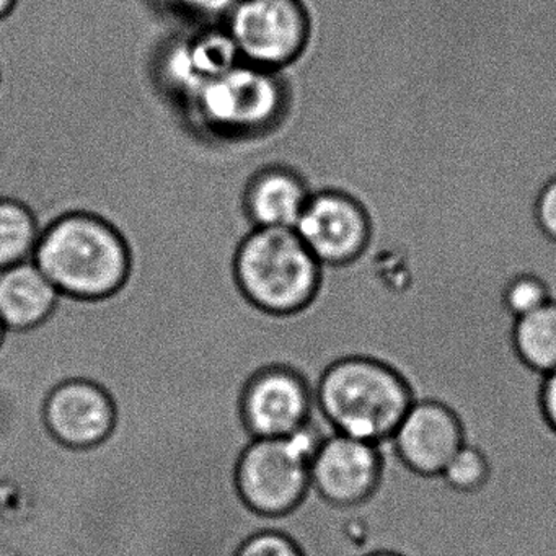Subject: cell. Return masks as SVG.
Here are the masks:
<instances>
[{
  "label": "cell",
  "mask_w": 556,
  "mask_h": 556,
  "mask_svg": "<svg viewBox=\"0 0 556 556\" xmlns=\"http://www.w3.org/2000/svg\"><path fill=\"white\" fill-rule=\"evenodd\" d=\"M31 260L74 304L112 301L132 273L131 247L122 230L89 211L54 217L41 229Z\"/></svg>",
  "instance_id": "6da1fadb"
},
{
  "label": "cell",
  "mask_w": 556,
  "mask_h": 556,
  "mask_svg": "<svg viewBox=\"0 0 556 556\" xmlns=\"http://www.w3.org/2000/svg\"><path fill=\"white\" fill-rule=\"evenodd\" d=\"M416 400L408 374L382 357L351 354L331 363L315 389L330 431L386 445Z\"/></svg>",
  "instance_id": "7a4b0ae2"
},
{
  "label": "cell",
  "mask_w": 556,
  "mask_h": 556,
  "mask_svg": "<svg viewBox=\"0 0 556 556\" xmlns=\"http://www.w3.org/2000/svg\"><path fill=\"white\" fill-rule=\"evenodd\" d=\"M232 275L250 308L269 317H292L317 298L324 266L294 229L252 227L233 253Z\"/></svg>",
  "instance_id": "3957f363"
},
{
  "label": "cell",
  "mask_w": 556,
  "mask_h": 556,
  "mask_svg": "<svg viewBox=\"0 0 556 556\" xmlns=\"http://www.w3.org/2000/svg\"><path fill=\"white\" fill-rule=\"evenodd\" d=\"M194 126L226 141L263 138L292 109V89L281 73L237 63L201 87L187 103Z\"/></svg>",
  "instance_id": "277c9868"
},
{
  "label": "cell",
  "mask_w": 556,
  "mask_h": 556,
  "mask_svg": "<svg viewBox=\"0 0 556 556\" xmlns=\"http://www.w3.org/2000/svg\"><path fill=\"white\" fill-rule=\"evenodd\" d=\"M330 428L320 416L288 438L255 439L237 470L240 493L252 509L279 516L294 509L311 490V462Z\"/></svg>",
  "instance_id": "5b68a950"
},
{
  "label": "cell",
  "mask_w": 556,
  "mask_h": 556,
  "mask_svg": "<svg viewBox=\"0 0 556 556\" xmlns=\"http://www.w3.org/2000/svg\"><path fill=\"white\" fill-rule=\"evenodd\" d=\"M223 27L243 63L282 73L304 60L314 25L305 0H236Z\"/></svg>",
  "instance_id": "8992f818"
},
{
  "label": "cell",
  "mask_w": 556,
  "mask_h": 556,
  "mask_svg": "<svg viewBox=\"0 0 556 556\" xmlns=\"http://www.w3.org/2000/svg\"><path fill=\"white\" fill-rule=\"evenodd\" d=\"M383 445L330 432L311 462V488L328 504L356 509L370 503L386 478Z\"/></svg>",
  "instance_id": "52a82bcc"
},
{
  "label": "cell",
  "mask_w": 556,
  "mask_h": 556,
  "mask_svg": "<svg viewBox=\"0 0 556 556\" xmlns=\"http://www.w3.org/2000/svg\"><path fill=\"white\" fill-rule=\"evenodd\" d=\"M467 441V422L452 403L418 395L396 426L389 445L409 475L438 480L452 455Z\"/></svg>",
  "instance_id": "ba28073f"
},
{
  "label": "cell",
  "mask_w": 556,
  "mask_h": 556,
  "mask_svg": "<svg viewBox=\"0 0 556 556\" xmlns=\"http://www.w3.org/2000/svg\"><path fill=\"white\" fill-rule=\"evenodd\" d=\"M294 230L324 268H334L363 253L369 223L353 198L341 191L317 190L311 194Z\"/></svg>",
  "instance_id": "9c48e42d"
},
{
  "label": "cell",
  "mask_w": 556,
  "mask_h": 556,
  "mask_svg": "<svg viewBox=\"0 0 556 556\" xmlns=\"http://www.w3.org/2000/svg\"><path fill=\"white\" fill-rule=\"evenodd\" d=\"M242 412L255 439L288 438L318 416L311 387L286 367L262 370L250 380Z\"/></svg>",
  "instance_id": "30bf717a"
},
{
  "label": "cell",
  "mask_w": 556,
  "mask_h": 556,
  "mask_svg": "<svg viewBox=\"0 0 556 556\" xmlns=\"http://www.w3.org/2000/svg\"><path fill=\"white\" fill-rule=\"evenodd\" d=\"M240 61L223 24L203 25L165 48L159 61V76L165 89L185 105L201 87Z\"/></svg>",
  "instance_id": "8fae6325"
},
{
  "label": "cell",
  "mask_w": 556,
  "mask_h": 556,
  "mask_svg": "<svg viewBox=\"0 0 556 556\" xmlns=\"http://www.w3.org/2000/svg\"><path fill=\"white\" fill-rule=\"evenodd\" d=\"M45 421L54 438L71 447L99 444L112 431L115 408L109 393L90 380H67L45 403Z\"/></svg>",
  "instance_id": "7c38bea8"
},
{
  "label": "cell",
  "mask_w": 556,
  "mask_h": 556,
  "mask_svg": "<svg viewBox=\"0 0 556 556\" xmlns=\"http://www.w3.org/2000/svg\"><path fill=\"white\" fill-rule=\"evenodd\" d=\"M312 191L305 175L292 165H266L243 190L242 207L252 227L294 229Z\"/></svg>",
  "instance_id": "4fadbf2b"
},
{
  "label": "cell",
  "mask_w": 556,
  "mask_h": 556,
  "mask_svg": "<svg viewBox=\"0 0 556 556\" xmlns=\"http://www.w3.org/2000/svg\"><path fill=\"white\" fill-rule=\"evenodd\" d=\"M61 302L60 292L34 260L0 271V318L9 331L41 327L56 314Z\"/></svg>",
  "instance_id": "5bb4252c"
},
{
  "label": "cell",
  "mask_w": 556,
  "mask_h": 556,
  "mask_svg": "<svg viewBox=\"0 0 556 556\" xmlns=\"http://www.w3.org/2000/svg\"><path fill=\"white\" fill-rule=\"evenodd\" d=\"M510 344L517 363L533 376L556 369V302L514 321Z\"/></svg>",
  "instance_id": "9a60e30c"
},
{
  "label": "cell",
  "mask_w": 556,
  "mask_h": 556,
  "mask_svg": "<svg viewBox=\"0 0 556 556\" xmlns=\"http://www.w3.org/2000/svg\"><path fill=\"white\" fill-rule=\"evenodd\" d=\"M41 227L24 201L0 197V271L34 256Z\"/></svg>",
  "instance_id": "2e32d148"
},
{
  "label": "cell",
  "mask_w": 556,
  "mask_h": 556,
  "mask_svg": "<svg viewBox=\"0 0 556 556\" xmlns=\"http://www.w3.org/2000/svg\"><path fill=\"white\" fill-rule=\"evenodd\" d=\"M494 465L490 452L468 439L445 465L438 480L458 496H473L493 480Z\"/></svg>",
  "instance_id": "e0dca14e"
},
{
  "label": "cell",
  "mask_w": 556,
  "mask_h": 556,
  "mask_svg": "<svg viewBox=\"0 0 556 556\" xmlns=\"http://www.w3.org/2000/svg\"><path fill=\"white\" fill-rule=\"evenodd\" d=\"M504 308L513 320L532 314L549 302L545 285L532 276L514 279L504 291Z\"/></svg>",
  "instance_id": "ac0fdd59"
},
{
  "label": "cell",
  "mask_w": 556,
  "mask_h": 556,
  "mask_svg": "<svg viewBox=\"0 0 556 556\" xmlns=\"http://www.w3.org/2000/svg\"><path fill=\"white\" fill-rule=\"evenodd\" d=\"M162 2L175 12L203 21L204 25L213 24L216 18L223 24L227 12L236 4V0H162Z\"/></svg>",
  "instance_id": "d6986e66"
},
{
  "label": "cell",
  "mask_w": 556,
  "mask_h": 556,
  "mask_svg": "<svg viewBox=\"0 0 556 556\" xmlns=\"http://www.w3.org/2000/svg\"><path fill=\"white\" fill-rule=\"evenodd\" d=\"M237 556H302V553L289 536L262 532L243 543Z\"/></svg>",
  "instance_id": "ffe728a7"
},
{
  "label": "cell",
  "mask_w": 556,
  "mask_h": 556,
  "mask_svg": "<svg viewBox=\"0 0 556 556\" xmlns=\"http://www.w3.org/2000/svg\"><path fill=\"white\" fill-rule=\"evenodd\" d=\"M536 408L543 425L556 438V369L540 377Z\"/></svg>",
  "instance_id": "44dd1931"
},
{
  "label": "cell",
  "mask_w": 556,
  "mask_h": 556,
  "mask_svg": "<svg viewBox=\"0 0 556 556\" xmlns=\"http://www.w3.org/2000/svg\"><path fill=\"white\" fill-rule=\"evenodd\" d=\"M536 219L549 239L556 240V178L549 181L536 203Z\"/></svg>",
  "instance_id": "7402d4cb"
},
{
  "label": "cell",
  "mask_w": 556,
  "mask_h": 556,
  "mask_svg": "<svg viewBox=\"0 0 556 556\" xmlns=\"http://www.w3.org/2000/svg\"><path fill=\"white\" fill-rule=\"evenodd\" d=\"M356 556H409L406 553L400 552L399 548L392 546H379V548H367Z\"/></svg>",
  "instance_id": "603a6c76"
},
{
  "label": "cell",
  "mask_w": 556,
  "mask_h": 556,
  "mask_svg": "<svg viewBox=\"0 0 556 556\" xmlns=\"http://www.w3.org/2000/svg\"><path fill=\"white\" fill-rule=\"evenodd\" d=\"M21 0H0V22L11 17Z\"/></svg>",
  "instance_id": "cb8c5ba5"
},
{
  "label": "cell",
  "mask_w": 556,
  "mask_h": 556,
  "mask_svg": "<svg viewBox=\"0 0 556 556\" xmlns=\"http://www.w3.org/2000/svg\"><path fill=\"white\" fill-rule=\"evenodd\" d=\"M9 330L5 328L4 321L0 318V346L4 343L5 337H8Z\"/></svg>",
  "instance_id": "d4e9b609"
}]
</instances>
